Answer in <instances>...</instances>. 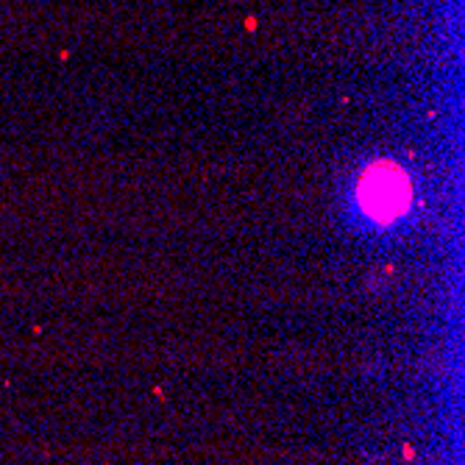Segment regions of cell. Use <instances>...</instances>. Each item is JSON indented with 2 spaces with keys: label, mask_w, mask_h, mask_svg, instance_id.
Returning a JSON list of instances; mask_svg holds the SVG:
<instances>
[{
  "label": "cell",
  "mask_w": 465,
  "mask_h": 465,
  "mask_svg": "<svg viewBox=\"0 0 465 465\" xmlns=\"http://www.w3.org/2000/svg\"><path fill=\"white\" fill-rule=\"evenodd\" d=\"M357 198L365 209V215L379 221V223H391L399 215L407 213L410 206V179L393 162H376L360 179Z\"/></svg>",
  "instance_id": "obj_1"
}]
</instances>
